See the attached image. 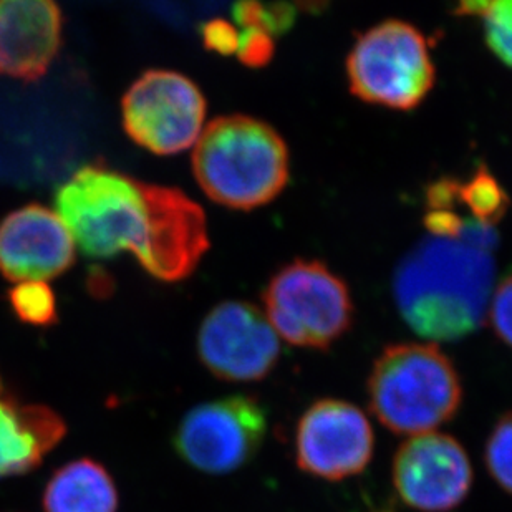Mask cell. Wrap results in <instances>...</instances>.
<instances>
[{
  "label": "cell",
  "instance_id": "cell-18",
  "mask_svg": "<svg viewBox=\"0 0 512 512\" xmlns=\"http://www.w3.org/2000/svg\"><path fill=\"white\" fill-rule=\"evenodd\" d=\"M10 305L17 319L34 327L57 324V299L45 282H20L10 290Z\"/></svg>",
  "mask_w": 512,
  "mask_h": 512
},
{
  "label": "cell",
  "instance_id": "cell-3",
  "mask_svg": "<svg viewBox=\"0 0 512 512\" xmlns=\"http://www.w3.org/2000/svg\"><path fill=\"white\" fill-rule=\"evenodd\" d=\"M194 178L214 203L241 211L271 203L289 183L282 136L252 116H219L196 141Z\"/></svg>",
  "mask_w": 512,
  "mask_h": 512
},
{
  "label": "cell",
  "instance_id": "cell-22",
  "mask_svg": "<svg viewBox=\"0 0 512 512\" xmlns=\"http://www.w3.org/2000/svg\"><path fill=\"white\" fill-rule=\"evenodd\" d=\"M276 52L274 37L257 29H246L239 35L237 57L247 67H264Z\"/></svg>",
  "mask_w": 512,
  "mask_h": 512
},
{
  "label": "cell",
  "instance_id": "cell-19",
  "mask_svg": "<svg viewBox=\"0 0 512 512\" xmlns=\"http://www.w3.org/2000/svg\"><path fill=\"white\" fill-rule=\"evenodd\" d=\"M232 15L237 24L244 29H257L271 34L272 37L282 34L294 24L295 10L287 4H257V2H241L234 5Z\"/></svg>",
  "mask_w": 512,
  "mask_h": 512
},
{
  "label": "cell",
  "instance_id": "cell-6",
  "mask_svg": "<svg viewBox=\"0 0 512 512\" xmlns=\"http://www.w3.org/2000/svg\"><path fill=\"white\" fill-rule=\"evenodd\" d=\"M262 299L272 329L294 347L324 350L352 325L347 284L319 261L297 259L282 267Z\"/></svg>",
  "mask_w": 512,
  "mask_h": 512
},
{
  "label": "cell",
  "instance_id": "cell-7",
  "mask_svg": "<svg viewBox=\"0 0 512 512\" xmlns=\"http://www.w3.org/2000/svg\"><path fill=\"white\" fill-rule=\"evenodd\" d=\"M267 431V411L251 395L194 406L174 433V450L201 473L228 474L249 463Z\"/></svg>",
  "mask_w": 512,
  "mask_h": 512
},
{
  "label": "cell",
  "instance_id": "cell-17",
  "mask_svg": "<svg viewBox=\"0 0 512 512\" xmlns=\"http://www.w3.org/2000/svg\"><path fill=\"white\" fill-rule=\"evenodd\" d=\"M458 14L478 17L489 49L512 68V0L464 2L459 5Z\"/></svg>",
  "mask_w": 512,
  "mask_h": 512
},
{
  "label": "cell",
  "instance_id": "cell-16",
  "mask_svg": "<svg viewBox=\"0 0 512 512\" xmlns=\"http://www.w3.org/2000/svg\"><path fill=\"white\" fill-rule=\"evenodd\" d=\"M456 203L468 208L471 221L493 228L508 211L509 198L493 174L483 168L466 183H458Z\"/></svg>",
  "mask_w": 512,
  "mask_h": 512
},
{
  "label": "cell",
  "instance_id": "cell-13",
  "mask_svg": "<svg viewBox=\"0 0 512 512\" xmlns=\"http://www.w3.org/2000/svg\"><path fill=\"white\" fill-rule=\"evenodd\" d=\"M62 10L50 0H0V75L35 82L62 45Z\"/></svg>",
  "mask_w": 512,
  "mask_h": 512
},
{
  "label": "cell",
  "instance_id": "cell-8",
  "mask_svg": "<svg viewBox=\"0 0 512 512\" xmlns=\"http://www.w3.org/2000/svg\"><path fill=\"white\" fill-rule=\"evenodd\" d=\"M121 113L125 131L136 145L155 155H176L203 133L206 98L181 73L148 70L125 93Z\"/></svg>",
  "mask_w": 512,
  "mask_h": 512
},
{
  "label": "cell",
  "instance_id": "cell-10",
  "mask_svg": "<svg viewBox=\"0 0 512 512\" xmlns=\"http://www.w3.org/2000/svg\"><path fill=\"white\" fill-rule=\"evenodd\" d=\"M372 425L360 408L340 400H320L300 418L295 458L304 473L329 481L363 473L373 456Z\"/></svg>",
  "mask_w": 512,
  "mask_h": 512
},
{
  "label": "cell",
  "instance_id": "cell-23",
  "mask_svg": "<svg viewBox=\"0 0 512 512\" xmlns=\"http://www.w3.org/2000/svg\"><path fill=\"white\" fill-rule=\"evenodd\" d=\"M204 47L221 55L236 54L239 45V34L236 27L226 20H211L201 27Z\"/></svg>",
  "mask_w": 512,
  "mask_h": 512
},
{
  "label": "cell",
  "instance_id": "cell-9",
  "mask_svg": "<svg viewBox=\"0 0 512 512\" xmlns=\"http://www.w3.org/2000/svg\"><path fill=\"white\" fill-rule=\"evenodd\" d=\"M198 355L214 377L257 382L279 362L281 339L256 305L229 300L216 305L199 327Z\"/></svg>",
  "mask_w": 512,
  "mask_h": 512
},
{
  "label": "cell",
  "instance_id": "cell-1",
  "mask_svg": "<svg viewBox=\"0 0 512 512\" xmlns=\"http://www.w3.org/2000/svg\"><path fill=\"white\" fill-rule=\"evenodd\" d=\"M55 208L80 251L92 259L135 254L158 281L191 276L209 251L208 223L183 191L88 165L57 189Z\"/></svg>",
  "mask_w": 512,
  "mask_h": 512
},
{
  "label": "cell",
  "instance_id": "cell-2",
  "mask_svg": "<svg viewBox=\"0 0 512 512\" xmlns=\"http://www.w3.org/2000/svg\"><path fill=\"white\" fill-rule=\"evenodd\" d=\"M493 252L466 241L426 237L395 274V299L406 324L435 342H455L483 325L493 295Z\"/></svg>",
  "mask_w": 512,
  "mask_h": 512
},
{
  "label": "cell",
  "instance_id": "cell-5",
  "mask_svg": "<svg viewBox=\"0 0 512 512\" xmlns=\"http://www.w3.org/2000/svg\"><path fill=\"white\" fill-rule=\"evenodd\" d=\"M350 92L362 102L410 112L435 85L425 35L403 20H385L358 37L347 57Z\"/></svg>",
  "mask_w": 512,
  "mask_h": 512
},
{
  "label": "cell",
  "instance_id": "cell-21",
  "mask_svg": "<svg viewBox=\"0 0 512 512\" xmlns=\"http://www.w3.org/2000/svg\"><path fill=\"white\" fill-rule=\"evenodd\" d=\"M488 317L494 334L512 348V276L504 279L491 295Z\"/></svg>",
  "mask_w": 512,
  "mask_h": 512
},
{
  "label": "cell",
  "instance_id": "cell-12",
  "mask_svg": "<svg viewBox=\"0 0 512 512\" xmlns=\"http://www.w3.org/2000/svg\"><path fill=\"white\" fill-rule=\"evenodd\" d=\"M75 262V241L60 216L29 204L0 223V274L10 282H45Z\"/></svg>",
  "mask_w": 512,
  "mask_h": 512
},
{
  "label": "cell",
  "instance_id": "cell-20",
  "mask_svg": "<svg viewBox=\"0 0 512 512\" xmlns=\"http://www.w3.org/2000/svg\"><path fill=\"white\" fill-rule=\"evenodd\" d=\"M486 466L494 481L512 494V411L491 431L486 445Z\"/></svg>",
  "mask_w": 512,
  "mask_h": 512
},
{
  "label": "cell",
  "instance_id": "cell-14",
  "mask_svg": "<svg viewBox=\"0 0 512 512\" xmlns=\"http://www.w3.org/2000/svg\"><path fill=\"white\" fill-rule=\"evenodd\" d=\"M65 421L44 405H22L0 385V479L30 473L63 440Z\"/></svg>",
  "mask_w": 512,
  "mask_h": 512
},
{
  "label": "cell",
  "instance_id": "cell-4",
  "mask_svg": "<svg viewBox=\"0 0 512 512\" xmlns=\"http://www.w3.org/2000/svg\"><path fill=\"white\" fill-rule=\"evenodd\" d=\"M463 388L435 343L385 348L368 378L370 410L397 435H426L458 413Z\"/></svg>",
  "mask_w": 512,
  "mask_h": 512
},
{
  "label": "cell",
  "instance_id": "cell-11",
  "mask_svg": "<svg viewBox=\"0 0 512 512\" xmlns=\"http://www.w3.org/2000/svg\"><path fill=\"white\" fill-rule=\"evenodd\" d=\"M393 484L401 501L425 512H445L463 503L473 484V469L453 436L426 433L398 448Z\"/></svg>",
  "mask_w": 512,
  "mask_h": 512
},
{
  "label": "cell",
  "instance_id": "cell-15",
  "mask_svg": "<svg viewBox=\"0 0 512 512\" xmlns=\"http://www.w3.org/2000/svg\"><path fill=\"white\" fill-rule=\"evenodd\" d=\"M44 512H116L112 474L95 459H75L55 471L42 496Z\"/></svg>",
  "mask_w": 512,
  "mask_h": 512
}]
</instances>
